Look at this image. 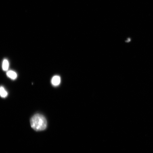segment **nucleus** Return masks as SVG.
I'll use <instances>...</instances> for the list:
<instances>
[{"mask_svg": "<svg viewBox=\"0 0 153 153\" xmlns=\"http://www.w3.org/2000/svg\"><path fill=\"white\" fill-rule=\"evenodd\" d=\"M9 62L7 59H4L2 63V68L4 71H7L9 68Z\"/></svg>", "mask_w": 153, "mask_h": 153, "instance_id": "39448f33", "label": "nucleus"}, {"mask_svg": "<svg viewBox=\"0 0 153 153\" xmlns=\"http://www.w3.org/2000/svg\"><path fill=\"white\" fill-rule=\"evenodd\" d=\"M7 75L8 77L13 80L16 79L17 77V74L16 72L13 71H9L7 72Z\"/></svg>", "mask_w": 153, "mask_h": 153, "instance_id": "7ed1b4c3", "label": "nucleus"}, {"mask_svg": "<svg viewBox=\"0 0 153 153\" xmlns=\"http://www.w3.org/2000/svg\"><path fill=\"white\" fill-rule=\"evenodd\" d=\"M61 78L60 76H53L51 79V83L55 86H58L60 83Z\"/></svg>", "mask_w": 153, "mask_h": 153, "instance_id": "f03ea898", "label": "nucleus"}, {"mask_svg": "<svg viewBox=\"0 0 153 153\" xmlns=\"http://www.w3.org/2000/svg\"><path fill=\"white\" fill-rule=\"evenodd\" d=\"M30 123L32 128L37 131H43L46 128L47 125L45 118L39 114H36L32 117Z\"/></svg>", "mask_w": 153, "mask_h": 153, "instance_id": "f257e3e1", "label": "nucleus"}, {"mask_svg": "<svg viewBox=\"0 0 153 153\" xmlns=\"http://www.w3.org/2000/svg\"><path fill=\"white\" fill-rule=\"evenodd\" d=\"M7 95H8V93H7V91L5 90L4 88L2 86H1L0 87V96L3 98H5L7 96Z\"/></svg>", "mask_w": 153, "mask_h": 153, "instance_id": "20e7f679", "label": "nucleus"}]
</instances>
